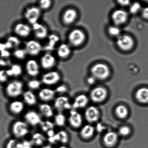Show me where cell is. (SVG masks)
<instances>
[{
    "label": "cell",
    "instance_id": "cell-35",
    "mask_svg": "<svg viewBox=\"0 0 148 148\" xmlns=\"http://www.w3.org/2000/svg\"><path fill=\"white\" fill-rule=\"evenodd\" d=\"M13 54L16 58L19 60H23L26 58L27 53L25 49H17L14 50Z\"/></svg>",
    "mask_w": 148,
    "mask_h": 148
},
{
    "label": "cell",
    "instance_id": "cell-22",
    "mask_svg": "<svg viewBox=\"0 0 148 148\" xmlns=\"http://www.w3.org/2000/svg\"><path fill=\"white\" fill-rule=\"evenodd\" d=\"M56 91L50 88H45L39 91L38 97L42 101L49 102L51 101L54 98Z\"/></svg>",
    "mask_w": 148,
    "mask_h": 148
},
{
    "label": "cell",
    "instance_id": "cell-49",
    "mask_svg": "<svg viewBox=\"0 0 148 148\" xmlns=\"http://www.w3.org/2000/svg\"><path fill=\"white\" fill-rule=\"evenodd\" d=\"M118 1L119 4L124 6L128 5L130 3V1Z\"/></svg>",
    "mask_w": 148,
    "mask_h": 148
},
{
    "label": "cell",
    "instance_id": "cell-12",
    "mask_svg": "<svg viewBox=\"0 0 148 148\" xmlns=\"http://www.w3.org/2000/svg\"><path fill=\"white\" fill-rule=\"evenodd\" d=\"M69 137L67 132L64 130H61L53 137L48 138V140L50 143L53 144L59 143L63 145L67 143L69 141Z\"/></svg>",
    "mask_w": 148,
    "mask_h": 148
},
{
    "label": "cell",
    "instance_id": "cell-39",
    "mask_svg": "<svg viewBox=\"0 0 148 148\" xmlns=\"http://www.w3.org/2000/svg\"><path fill=\"white\" fill-rule=\"evenodd\" d=\"M108 30L109 33L111 36L114 37L117 36L118 37L120 35L121 31L120 29L116 26H111L108 28Z\"/></svg>",
    "mask_w": 148,
    "mask_h": 148
},
{
    "label": "cell",
    "instance_id": "cell-45",
    "mask_svg": "<svg viewBox=\"0 0 148 148\" xmlns=\"http://www.w3.org/2000/svg\"><path fill=\"white\" fill-rule=\"evenodd\" d=\"M8 77L6 70L0 71V82L4 83L7 82Z\"/></svg>",
    "mask_w": 148,
    "mask_h": 148
},
{
    "label": "cell",
    "instance_id": "cell-2",
    "mask_svg": "<svg viewBox=\"0 0 148 148\" xmlns=\"http://www.w3.org/2000/svg\"><path fill=\"white\" fill-rule=\"evenodd\" d=\"M41 15V10L39 7L35 6L27 8L24 14L26 20L32 25L38 22Z\"/></svg>",
    "mask_w": 148,
    "mask_h": 148
},
{
    "label": "cell",
    "instance_id": "cell-13",
    "mask_svg": "<svg viewBox=\"0 0 148 148\" xmlns=\"http://www.w3.org/2000/svg\"><path fill=\"white\" fill-rule=\"evenodd\" d=\"M32 30L34 32L35 36L39 40H43L47 37L48 30L46 26L38 22L33 24Z\"/></svg>",
    "mask_w": 148,
    "mask_h": 148
},
{
    "label": "cell",
    "instance_id": "cell-31",
    "mask_svg": "<svg viewBox=\"0 0 148 148\" xmlns=\"http://www.w3.org/2000/svg\"><path fill=\"white\" fill-rule=\"evenodd\" d=\"M45 138L41 133H36L32 136L31 142L33 145L40 146L44 144L45 141Z\"/></svg>",
    "mask_w": 148,
    "mask_h": 148
},
{
    "label": "cell",
    "instance_id": "cell-36",
    "mask_svg": "<svg viewBox=\"0 0 148 148\" xmlns=\"http://www.w3.org/2000/svg\"><path fill=\"white\" fill-rule=\"evenodd\" d=\"M12 73V77H17L19 76L22 73V68L20 65L18 64H14L11 66L10 68Z\"/></svg>",
    "mask_w": 148,
    "mask_h": 148
},
{
    "label": "cell",
    "instance_id": "cell-34",
    "mask_svg": "<svg viewBox=\"0 0 148 148\" xmlns=\"http://www.w3.org/2000/svg\"><path fill=\"white\" fill-rule=\"evenodd\" d=\"M40 125L42 130L46 133L51 130H54V124L52 122L49 120L42 121Z\"/></svg>",
    "mask_w": 148,
    "mask_h": 148
},
{
    "label": "cell",
    "instance_id": "cell-8",
    "mask_svg": "<svg viewBox=\"0 0 148 148\" xmlns=\"http://www.w3.org/2000/svg\"><path fill=\"white\" fill-rule=\"evenodd\" d=\"M42 49L41 45L36 40H30L26 43L25 50L27 54L32 56H38Z\"/></svg>",
    "mask_w": 148,
    "mask_h": 148
},
{
    "label": "cell",
    "instance_id": "cell-19",
    "mask_svg": "<svg viewBox=\"0 0 148 148\" xmlns=\"http://www.w3.org/2000/svg\"><path fill=\"white\" fill-rule=\"evenodd\" d=\"M26 121L30 125L36 126L41 123V118L39 114L36 111H31L27 112L25 115Z\"/></svg>",
    "mask_w": 148,
    "mask_h": 148
},
{
    "label": "cell",
    "instance_id": "cell-46",
    "mask_svg": "<svg viewBox=\"0 0 148 148\" xmlns=\"http://www.w3.org/2000/svg\"><path fill=\"white\" fill-rule=\"evenodd\" d=\"M68 88L66 86L62 85L59 86L56 88V92L60 94H63L67 92Z\"/></svg>",
    "mask_w": 148,
    "mask_h": 148
},
{
    "label": "cell",
    "instance_id": "cell-6",
    "mask_svg": "<svg viewBox=\"0 0 148 148\" xmlns=\"http://www.w3.org/2000/svg\"><path fill=\"white\" fill-rule=\"evenodd\" d=\"M60 79V75L58 72L56 71H51L43 75L42 81L45 85L51 86L57 84Z\"/></svg>",
    "mask_w": 148,
    "mask_h": 148
},
{
    "label": "cell",
    "instance_id": "cell-25",
    "mask_svg": "<svg viewBox=\"0 0 148 148\" xmlns=\"http://www.w3.org/2000/svg\"><path fill=\"white\" fill-rule=\"evenodd\" d=\"M88 99L86 96L82 94L75 98L72 104V107L75 109L84 108L87 105Z\"/></svg>",
    "mask_w": 148,
    "mask_h": 148
},
{
    "label": "cell",
    "instance_id": "cell-26",
    "mask_svg": "<svg viewBox=\"0 0 148 148\" xmlns=\"http://www.w3.org/2000/svg\"><path fill=\"white\" fill-rule=\"evenodd\" d=\"M59 37L57 35L51 34L49 36L48 41L47 44L44 46V49L46 51H50L54 50L55 46L59 41Z\"/></svg>",
    "mask_w": 148,
    "mask_h": 148
},
{
    "label": "cell",
    "instance_id": "cell-27",
    "mask_svg": "<svg viewBox=\"0 0 148 148\" xmlns=\"http://www.w3.org/2000/svg\"><path fill=\"white\" fill-rule=\"evenodd\" d=\"M71 53L70 47L66 43H63L61 44L57 49V55L60 58H66L69 57Z\"/></svg>",
    "mask_w": 148,
    "mask_h": 148
},
{
    "label": "cell",
    "instance_id": "cell-42",
    "mask_svg": "<svg viewBox=\"0 0 148 148\" xmlns=\"http://www.w3.org/2000/svg\"><path fill=\"white\" fill-rule=\"evenodd\" d=\"M130 127L127 126H123L119 129V132L120 135L122 136H127L130 134Z\"/></svg>",
    "mask_w": 148,
    "mask_h": 148
},
{
    "label": "cell",
    "instance_id": "cell-24",
    "mask_svg": "<svg viewBox=\"0 0 148 148\" xmlns=\"http://www.w3.org/2000/svg\"><path fill=\"white\" fill-rule=\"evenodd\" d=\"M24 108V103L19 101H15L12 102L9 105V110L14 114H20L22 112Z\"/></svg>",
    "mask_w": 148,
    "mask_h": 148
},
{
    "label": "cell",
    "instance_id": "cell-37",
    "mask_svg": "<svg viewBox=\"0 0 148 148\" xmlns=\"http://www.w3.org/2000/svg\"><path fill=\"white\" fill-rule=\"evenodd\" d=\"M27 85L30 89L36 90L40 88L41 83L38 80L32 79L29 81Z\"/></svg>",
    "mask_w": 148,
    "mask_h": 148
},
{
    "label": "cell",
    "instance_id": "cell-33",
    "mask_svg": "<svg viewBox=\"0 0 148 148\" xmlns=\"http://www.w3.org/2000/svg\"><path fill=\"white\" fill-rule=\"evenodd\" d=\"M66 117L62 112H59L55 116V124L58 127H63L66 124Z\"/></svg>",
    "mask_w": 148,
    "mask_h": 148
},
{
    "label": "cell",
    "instance_id": "cell-51",
    "mask_svg": "<svg viewBox=\"0 0 148 148\" xmlns=\"http://www.w3.org/2000/svg\"><path fill=\"white\" fill-rule=\"evenodd\" d=\"M41 148H53V147L50 145H46L43 146Z\"/></svg>",
    "mask_w": 148,
    "mask_h": 148
},
{
    "label": "cell",
    "instance_id": "cell-30",
    "mask_svg": "<svg viewBox=\"0 0 148 148\" xmlns=\"http://www.w3.org/2000/svg\"><path fill=\"white\" fill-rule=\"evenodd\" d=\"M39 110L42 114L47 118H50L53 115V109L49 104L43 103L40 104Z\"/></svg>",
    "mask_w": 148,
    "mask_h": 148
},
{
    "label": "cell",
    "instance_id": "cell-11",
    "mask_svg": "<svg viewBox=\"0 0 148 148\" xmlns=\"http://www.w3.org/2000/svg\"><path fill=\"white\" fill-rule=\"evenodd\" d=\"M32 30V28L28 25L22 23H17L14 28L15 34L23 38L29 37L31 34Z\"/></svg>",
    "mask_w": 148,
    "mask_h": 148
},
{
    "label": "cell",
    "instance_id": "cell-48",
    "mask_svg": "<svg viewBox=\"0 0 148 148\" xmlns=\"http://www.w3.org/2000/svg\"><path fill=\"white\" fill-rule=\"evenodd\" d=\"M142 14L144 18L148 19V7L143 9L142 12Z\"/></svg>",
    "mask_w": 148,
    "mask_h": 148
},
{
    "label": "cell",
    "instance_id": "cell-21",
    "mask_svg": "<svg viewBox=\"0 0 148 148\" xmlns=\"http://www.w3.org/2000/svg\"><path fill=\"white\" fill-rule=\"evenodd\" d=\"M118 140V136L114 132H110L107 133L104 136L103 141L106 146L112 147L115 146Z\"/></svg>",
    "mask_w": 148,
    "mask_h": 148
},
{
    "label": "cell",
    "instance_id": "cell-28",
    "mask_svg": "<svg viewBox=\"0 0 148 148\" xmlns=\"http://www.w3.org/2000/svg\"><path fill=\"white\" fill-rule=\"evenodd\" d=\"M23 98L24 102L29 106L35 105L37 102V98L35 95L30 91H25L23 94Z\"/></svg>",
    "mask_w": 148,
    "mask_h": 148
},
{
    "label": "cell",
    "instance_id": "cell-1",
    "mask_svg": "<svg viewBox=\"0 0 148 148\" xmlns=\"http://www.w3.org/2000/svg\"><path fill=\"white\" fill-rule=\"evenodd\" d=\"M24 84L22 82L17 80L12 81L7 85L5 92L9 97L15 98L22 94Z\"/></svg>",
    "mask_w": 148,
    "mask_h": 148
},
{
    "label": "cell",
    "instance_id": "cell-52",
    "mask_svg": "<svg viewBox=\"0 0 148 148\" xmlns=\"http://www.w3.org/2000/svg\"><path fill=\"white\" fill-rule=\"evenodd\" d=\"M58 148H69L67 147H66V146L65 145H62L60 146H59V147Z\"/></svg>",
    "mask_w": 148,
    "mask_h": 148
},
{
    "label": "cell",
    "instance_id": "cell-50",
    "mask_svg": "<svg viewBox=\"0 0 148 148\" xmlns=\"http://www.w3.org/2000/svg\"><path fill=\"white\" fill-rule=\"evenodd\" d=\"M95 78L94 77H91L88 78V82L90 84H93L95 82Z\"/></svg>",
    "mask_w": 148,
    "mask_h": 148
},
{
    "label": "cell",
    "instance_id": "cell-3",
    "mask_svg": "<svg viewBox=\"0 0 148 148\" xmlns=\"http://www.w3.org/2000/svg\"><path fill=\"white\" fill-rule=\"evenodd\" d=\"M91 72L94 78L101 80L106 79L110 75L108 67L102 63H98L94 65L91 69Z\"/></svg>",
    "mask_w": 148,
    "mask_h": 148
},
{
    "label": "cell",
    "instance_id": "cell-41",
    "mask_svg": "<svg viewBox=\"0 0 148 148\" xmlns=\"http://www.w3.org/2000/svg\"><path fill=\"white\" fill-rule=\"evenodd\" d=\"M33 145L31 141L24 140L22 142H18L17 148H33Z\"/></svg>",
    "mask_w": 148,
    "mask_h": 148
},
{
    "label": "cell",
    "instance_id": "cell-23",
    "mask_svg": "<svg viewBox=\"0 0 148 148\" xmlns=\"http://www.w3.org/2000/svg\"><path fill=\"white\" fill-rule=\"evenodd\" d=\"M136 99L143 104L148 103V88H143L137 90L135 94Z\"/></svg>",
    "mask_w": 148,
    "mask_h": 148
},
{
    "label": "cell",
    "instance_id": "cell-15",
    "mask_svg": "<svg viewBox=\"0 0 148 148\" xmlns=\"http://www.w3.org/2000/svg\"><path fill=\"white\" fill-rule=\"evenodd\" d=\"M25 69L29 76L35 77L40 73V66L38 63L34 59H30L25 64Z\"/></svg>",
    "mask_w": 148,
    "mask_h": 148
},
{
    "label": "cell",
    "instance_id": "cell-38",
    "mask_svg": "<svg viewBox=\"0 0 148 148\" xmlns=\"http://www.w3.org/2000/svg\"><path fill=\"white\" fill-rule=\"evenodd\" d=\"M52 4V1L50 0H42L39 1V7L41 10H46L51 7Z\"/></svg>",
    "mask_w": 148,
    "mask_h": 148
},
{
    "label": "cell",
    "instance_id": "cell-29",
    "mask_svg": "<svg viewBox=\"0 0 148 148\" xmlns=\"http://www.w3.org/2000/svg\"><path fill=\"white\" fill-rule=\"evenodd\" d=\"M94 128L92 126L87 125L84 126L81 129L80 135L81 137L85 139L91 138L93 135L94 133Z\"/></svg>",
    "mask_w": 148,
    "mask_h": 148
},
{
    "label": "cell",
    "instance_id": "cell-47",
    "mask_svg": "<svg viewBox=\"0 0 148 148\" xmlns=\"http://www.w3.org/2000/svg\"><path fill=\"white\" fill-rule=\"evenodd\" d=\"M1 56L3 57L4 58H8L11 55L10 52L7 50H5L1 52Z\"/></svg>",
    "mask_w": 148,
    "mask_h": 148
},
{
    "label": "cell",
    "instance_id": "cell-7",
    "mask_svg": "<svg viewBox=\"0 0 148 148\" xmlns=\"http://www.w3.org/2000/svg\"><path fill=\"white\" fill-rule=\"evenodd\" d=\"M108 95V92L105 88L98 87L94 88L90 93L91 99L95 103H101L104 101Z\"/></svg>",
    "mask_w": 148,
    "mask_h": 148
},
{
    "label": "cell",
    "instance_id": "cell-9",
    "mask_svg": "<svg viewBox=\"0 0 148 148\" xmlns=\"http://www.w3.org/2000/svg\"><path fill=\"white\" fill-rule=\"evenodd\" d=\"M54 107L59 112L69 110L72 106L69 98L65 96H60L56 98L54 103Z\"/></svg>",
    "mask_w": 148,
    "mask_h": 148
},
{
    "label": "cell",
    "instance_id": "cell-10",
    "mask_svg": "<svg viewBox=\"0 0 148 148\" xmlns=\"http://www.w3.org/2000/svg\"><path fill=\"white\" fill-rule=\"evenodd\" d=\"M117 45L121 50L127 51L133 47L134 41L130 36L123 35L117 37Z\"/></svg>",
    "mask_w": 148,
    "mask_h": 148
},
{
    "label": "cell",
    "instance_id": "cell-40",
    "mask_svg": "<svg viewBox=\"0 0 148 148\" xmlns=\"http://www.w3.org/2000/svg\"><path fill=\"white\" fill-rule=\"evenodd\" d=\"M7 40L12 44L14 48H17L21 44V41L19 39L15 36H10L8 38Z\"/></svg>",
    "mask_w": 148,
    "mask_h": 148
},
{
    "label": "cell",
    "instance_id": "cell-32",
    "mask_svg": "<svg viewBox=\"0 0 148 148\" xmlns=\"http://www.w3.org/2000/svg\"><path fill=\"white\" fill-rule=\"evenodd\" d=\"M116 114L118 118L124 119L128 116V110L124 105H120L117 107L115 110Z\"/></svg>",
    "mask_w": 148,
    "mask_h": 148
},
{
    "label": "cell",
    "instance_id": "cell-14",
    "mask_svg": "<svg viewBox=\"0 0 148 148\" xmlns=\"http://www.w3.org/2000/svg\"><path fill=\"white\" fill-rule=\"evenodd\" d=\"M56 60L54 56L50 53H46L42 56L40 64L42 67L45 69H52L56 64Z\"/></svg>",
    "mask_w": 148,
    "mask_h": 148
},
{
    "label": "cell",
    "instance_id": "cell-17",
    "mask_svg": "<svg viewBox=\"0 0 148 148\" xmlns=\"http://www.w3.org/2000/svg\"><path fill=\"white\" fill-rule=\"evenodd\" d=\"M85 115L86 119L88 122L94 123L99 118L100 113L96 107L90 106L86 110Z\"/></svg>",
    "mask_w": 148,
    "mask_h": 148
},
{
    "label": "cell",
    "instance_id": "cell-43",
    "mask_svg": "<svg viewBox=\"0 0 148 148\" xmlns=\"http://www.w3.org/2000/svg\"><path fill=\"white\" fill-rule=\"evenodd\" d=\"M141 9V5L138 3H135L130 6V11L133 14L137 13Z\"/></svg>",
    "mask_w": 148,
    "mask_h": 148
},
{
    "label": "cell",
    "instance_id": "cell-5",
    "mask_svg": "<svg viewBox=\"0 0 148 148\" xmlns=\"http://www.w3.org/2000/svg\"><path fill=\"white\" fill-rule=\"evenodd\" d=\"M68 39L71 45L77 46L83 42L85 39V35L81 30L75 29L69 33Z\"/></svg>",
    "mask_w": 148,
    "mask_h": 148
},
{
    "label": "cell",
    "instance_id": "cell-4",
    "mask_svg": "<svg viewBox=\"0 0 148 148\" xmlns=\"http://www.w3.org/2000/svg\"><path fill=\"white\" fill-rule=\"evenodd\" d=\"M27 124L22 121H17L14 123L12 127V132L14 137L19 138L25 137L29 132Z\"/></svg>",
    "mask_w": 148,
    "mask_h": 148
},
{
    "label": "cell",
    "instance_id": "cell-44",
    "mask_svg": "<svg viewBox=\"0 0 148 148\" xmlns=\"http://www.w3.org/2000/svg\"><path fill=\"white\" fill-rule=\"evenodd\" d=\"M18 143L15 139H11L7 142L5 148H17Z\"/></svg>",
    "mask_w": 148,
    "mask_h": 148
},
{
    "label": "cell",
    "instance_id": "cell-16",
    "mask_svg": "<svg viewBox=\"0 0 148 148\" xmlns=\"http://www.w3.org/2000/svg\"><path fill=\"white\" fill-rule=\"evenodd\" d=\"M69 122L70 125L74 128H78L81 127L82 123V116L75 110L70 111L69 117Z\"/></svg>",
    "mask_w": 148,
    "mask_h": 148
},
{
    "label": "cell",
    "instance_id": "cell-18",
    "mask_svg": "<svg viewBox=\"0 0 148 148\" xmlns=\"http://www.w3.org/2000/svg\"><path fill=\"white\" fill-rule=\"evenodd\" d=\"M77 17V12L73 8H69L65 10L62 16L64 24L69 25L75 21Z\"/></svg>",
    "mask_w": 148,
    "mask_h": 148
},
{
    "label": "cell",
    "instance_id": "cell-20",
    "mask_svg": "<svg viewBox=\"0 0 148 148\" xmlns=\"http://www.w3.org/2000/svg\"><path fill=\"white\" fill-rule=\"evenodd\" d=\"M128 18V14L124 10H119L114 11L112 14L113 21L117 25L124 24Z\"/></svg>",
    "mask_w": 148,
    "mask_h": 148
}]
</instances>
